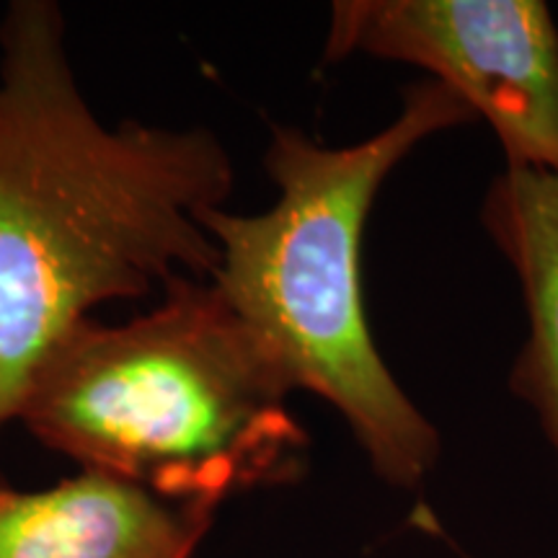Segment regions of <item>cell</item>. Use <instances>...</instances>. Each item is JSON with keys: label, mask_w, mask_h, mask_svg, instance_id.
<instances>
[{"label": "cell", "mask_w": 558, "mask_h": 558, "mask_svg": "<svg viewBox=\"0 0 558 558\" xmlns=\"http://www.w3.org/2000/svg\"><path fill=\"white\" fill-rule=\"evenodd\" d=\"M473 120L435 78L403 90L378 135L326 148L295 128H271L264 169L277 202L256 215L209 209L215 288L256 331L295 390L339 411L386 484L414 492L439 458V435L403 393L375 347L362 298L360 248L380 184L422 140Z\"/></svg>", "instance_id": "3"}, {"label": "cell", "mask_w": 558, "mask_h": 558, "mask_svg": "<svg viewBox=\"0 0 558 558\" xmlns=\"http://www.w3.org/2000/svg\"><path fill=\"white\" fill-rule=\"evenodd\" d=\"M215 512L94 471L45 488L0 473V558H192Z\"/></svg>", "instance_id": "5"}, {"label": "cell", "mask_w": 558, "mask_h": 558, "mask_svg": "<svg viewBox=\"0 0 558 558\" xmlns=\"http://www.w3.org/2000/svg\"><path fill=\"white\" fill-rule=\"evenodd\" d=\"M233 158L207 128L104 122L75 81L54 0L0 19V432L32 367L99 305L177 277H213L202 226L233 192Z\"/></svg>", "instance_id": "1"}, {"label": "cell", "mask_w": 558, "mask_h": 558, "mask_svg": "<svg viewBox=\"0 0 558 558\" xmlns=\"http://www.w3.org/2000/svg\"><path fill=\"white\" fill-rule=\"evenodd\" d=\"M409 62L484 117L507 166L558 173V26L541 0H339L326 60Z\"/></svg>", "instance_id": "4"}, {"label": "cell", "mask_w": 558, "mask_h": 558, "mask_svg": "<svg viewBox=\"0 0 558 558\" xmlns=\"http://www.w3.org/2000/svg\"><path fill=\"white\" fill-rule=\"evenodd\" d=\"M481 220L525 298L530 333L509 383L538 414L558 469V173L507 166L488 186Z\"/></svg>", "instance_id": "6"}, {"label": "cell", "mask_w": 558, "mask_h": 558, "mask_svg": "<svg viewBox=\"0 0 558 558\" xmlns=\"http://www.w3.org/2000/svg\"><path fill=\"white\" fill-rule=\"evenodd\" d=\"M160 292L143 316H90L54 339L13 424L81 471L184 505L292 484L308 435L288 373L213 279L177 277Z\"/></svg>", "instance_id": "2"}]
</instances>
